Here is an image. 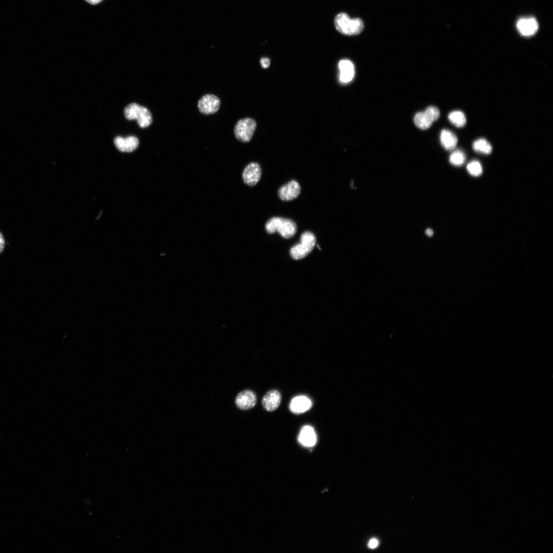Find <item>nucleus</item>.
Returning a JSON list of instances; mask_svg holds the SVG:
<instances>
[{
    "label": "nucleus",
    "instance_id": "nucleus-20",
    "mask_svg": "<svg viewBox=\"0 0 553 553\" xmlns=\"http://www.w3.org/2000/svg\"><path fill=\"white\" fill-rule=\"evenodd\" d=\"M466 156L464 152L460 150L453 151L450 156V163L456 166H461L464 163Z\"/></svg>",
    "mask_w": 553,
    "mask_h": 553
},
{
    "label": "nucleus",
    "instance_id": "nucleus-6",
    "mask_svg": "<svg viewBox=\"0 0 553 553\" xmlns=\"http://www.w3.org/2000/svg\"><path fill=\"white\" fill-rule=\"evenodd\" d=\"M256 126V121L251 118H247L240 120L235 128L236 137L241 142H249L253 136Z\"/></svg>",
    "mask_w": 553,
    "mask_h": 553
},
{
    "label": "nucleus",
    "instance_id": "nucleus-11",
    "mask_svg": "<svg viewBox=\"0 0 553 553\" xmlns=\"http://www.w3.org/2000/svg\"><path fill=\"white\" fill-rule=\"evenodd\" d=\"M281 401V395L276 390H271L267 392L263 397L262 405L267 411L272 412L280 406Z\"/></svg>",
    "mask_w": 553,
    "mask_h": 553
},
{
    "label": "nucleus",
    "instance_id": "nucleus-21",
    "mask_svg": "<svg viewBox=\"0 0 553 553\" xmlns=\"http://www.w3.org/2000/svg\"><path fill=\"white\" fill-rule=\"evenodd\" d=\"M466 169L471 176L474 177L479 176L483 173L482 166L477 160L470 162L466 166Z\"/></svg>",
    "mask_w": 553,
    "mask_h": 553
},
{
    "label": "nucleus",
    "instance_id": "nucleus-17",
    "mask_svg": "<svg viewBox=\"0 0 553 553\" xmlns=\"http://www.w3.org/2000/svg\"><path fill=\"white\" fill-rule=\"evenodd\" d=\"M440 141L443 147L447 151H452L456 146L458 139L452 131L443 129L440 134Z\"/></svg>",
    "mask_w": 553,
    "mask_h": 553
},
{
    "label": "nucleus",
    "instance_id": "nucleus-1",
    "mask_svg": "<svg viewBox=\"0 0 553 553\" xmlns=\"http://www.w3.org/2000/svg\"><path fill=\"white\" fill-rule=\"evenodd\" d=\"M265 229L268 233L278 232L284 238L289 239L295 234L297 226L290 219L275 217L267 221Z\"/></svg>",
    "mask_w": 553,
    "mask_h": 553
},
{
    "label": "nucleus",
    "instance_id": "nucleus-12",
    "mask_svg": "<svg viewBox=\"0 0 553 553\" xmlns=\"http://www.w3.org/2000/svg\"><path fill=\"white\" fill-rule=\"evenodd\" d=\"M114 142L117 148L122 152H132L139 145L138 139L134 136L125 138L118 136L114 139Z\"/></svg>",
    "mask_w": 553,
    "mask_h": 553
},
{
    "label": "nucleus",
    "instance_id": "nucleus-26",
    "mask_svg": "<svg viewBox=\"0 0 553 553\" xmlns=\"http://www.w3.org/2000/svg\"><path fill=\"white\" fill-rule=\"evenodd\" d=\"M427 236L428 237H432L433 235L434 232L431 228H428L425 232Z\"/></svg>",
    "mask_w": 553,
    "mask_h": 553
},
{
    "label": "nucleus",
    "instance_id": "nucleus-13",
    "mask_svg": "<svg viewBox=\"0 0 553 553\" xmlns=\"http://www.w3.org/2000/svg\"><path fill=\"white\" fill-rule=\"evenodd\" d=\"M517 28L521 34L525 36L534 35L538 29V24L533 17L523 18L517 23Z\"/></svg>",
    "mask_w": 553,
    "mask_h": 553
},
{
    "label": "nucleus",
    "instance_id": "nucleus-10",
    "mask_svg": "<svg viewBox=\"0 0 553 553\" xmlns=\"http://www.w3.org/2000/svg\"><path fill=\"white\" fill-rule=\"evenodd\" d=\"M301 187L295 180H291L281 186L278 190L279 198L283 201H291L296 199L300 195Z\"/></svg>",
    "mask_w": 553,
    "mask_h": 553
},
{
    "label": "nucleus",
    "instance_id": "nucleus-4",
    "mask_svg": "<svg viewBox=\"0 0 553 553\" xmlns=\"http://www.w3.org/2000/svg\"><path fill=\"white\" fill-rule=\"evenodd\" d=\"M315 243V235L310 231H305L301 236L300 243L291 248L290 255L295 260L304 258L312 251Z\"/></svg>",
    "mask_w": 553,
    "mask_h": 553
},
{
    "label": "nucleus",
    "instance_id": "nucleus-23",
    "mask_svg": "<svg viewBox=\"0 0 553 553\" xmlns=\"http://www.w3.org/2000/svg\"><path fill=\"white\" fill-rule=\"evenodd\" d=\"M260 62L263 68H267L270 65V60L267 57H263L261 58Z\"/></svg>",
    "mask_w": 553,
    "mask_h": 553
},
{
    "label": "nucleus",
    "instance_id": "nucleus-15",
    "mask_svg": "<svg viewBox=\"0 0 553 553\" xmlns=\"http://www.w3.org/2000/svg\"><path fill=\"white\" fill-rule=\"evenodd\" d=\"M339 70V80L343 83L350 82L354 75V68L353 63L348 59L341 60L338 63Z\"/></svg>",
    "mask_w": 553,
    "mask_h": 553
},
{
    "label": "nucleus",
    "instance_id": "nucleus-18",
    "mask_svg": "<svg viewBox=\"0 0 553 553\" xmlns=\"http://www.w3.org/2000/svg\"><path fill=\"white\" fill-rule=\"evenodd\" d=\"M473 149L480 154L488 155L492 152L491 143L484 138H479L475 140L472 144Z\"/></svg>",
    "mask_w": 553,
    "mask_h": 553
},
{
    "label": "nucleus",
    "instance_id": "nucleus-8",
    "mask_svg": "<svg viewBox=\"0 0 553 553\" xmlns=\"http://www.w3.org/2000/svg\"><path fill=\"white\" fill-rule=\"evenodd\" d=\"M261 174V168L258 163H250L245 167L242 174L244 182L249 186H254L259 181Z\"/></svg>",
    "mask_w": 553,
    "mask_h": 553
},
{
    "label": "nucleus",
    "instance_id": "nucleus-25",
    "mask_svg": "<svg viewBox=\"0 0 553 553\" xmlns=\"http://www.w3.org/2000/svg\"><path fill=\"white\" fill-rule=\"evenodd\" d=\"M85 1L87 2H88V3L91 4V5H96V4H97L99 3L100 2H101L102 0H85Z\"/></svg>",
    "mask_w": 553,
    "mask_h": 553
},
{
    "label": "nucleus",
    "instance_id": "nucleus-19",
    "mask_svg": "<svg viewBox=\"0 0 553 553\" xmlns=\"http://www.w3.org/2000/svg\"><path fill=\"white\" fill-rule=\"evenodd\" d=\"M450 121L457 127H463L466 122L464 114L460 111H454L448 115Z\"/></svg>",
    "mask_w": 553,
    "mask_h": 553
},
{
    "label": "nucleus",
    "instance_id": "nucleus-16",
    "mask_svg": "<svg viewBox=\"0 0 553 553\" xmlns=\"http://www.w3.org/2000/svg\"><path fill=\"white\" fill-rule=\"evenodd\" d=\"M298 440L303 446L312 447L316 442V435L314 429L310 426H305L300 432Z\"/></svg>",
    "mask_w": 553,
    "mask_h": 553
},
{
    "label": "nucleus",
    "instance_id": "nucleus-9",
    "mask_svg": "<svg viewBox=\"0 0 553 553\" xmlns=\"http://www.w3.org/2000/svg\"><path fill=\"white\" fill-rule=\"evenodd\" d=\"M257 401L256 394L251 390H246L240 392L235 399V404L240 409L249 410L253 408Z\"/></svg>",
    "mask_w": 553,
    "mask_h": 553
},
{
    "label": "nucleus",
    "instance_id": "nucleus-5",
    "mask_svg": "<svg viewBox=\"0 0 553 553\" xmlns=\"http://www.w3.org/2000/svg\"><path fill=\"white\" fill-rule=\"evenodd\" d=\"M440 116L439 109L434 106L428 107L423 112L417 113L414 116V121L416 126L421 130L429 129L433 122Z\"/></svg>",
    "mask_w": 553,
    "mask_h": 553
},
{
    "label": "nucleus",
    "instance_id": "nucleus-24",
    "mask_svg": "<svg viewBox=\"0 0 553 553\" xmlns=\"http://www.w3.org/2000/svg\"><path fill=\"white\" fill-rule=\"evenodd\" d=\"M5 247V240L3 233L0 231V254H1Z\"/></svg>",
    "mask_w": 553,
    "mask_h": 553
},
{
    "label": "nucleus",
    "instance_id": "nucleus-3",
    "mask_svg": "<svg viewBox=\"0 0 553 553\" xmlns=\"http://www.w3.org/2000/svg\"><path fill=\"white\" fill-rule=\"evenodd\" d=\"M124 114L127 119L136 120L139 126L141 128L146 127L152 123V116L150 111L146 108L136 103L127 105L124 109Z\"/></svg>",
    "mask_w": 553,
    "mask_h": 553
},
{
    "label": "nucleus",
    "instance_id": "nucleus-14",
    "mask_svg": "<svg viewBox=\"0 0 553 553\" xmlns=\"http://www.w3.org/2000/svg\"><path fill=\"white\" fill-rule=\"evenodd\" d=\"M312 407L311 400L307 396L299 395L294 397L289 405V409L294 414H301L309 410Z\"/></svg>",
    "mask_w": 553,
    "mask_h": 553
},
{
    "label": "nucleus",
    "instance_id": "nucleus-2",
    "mask_svg": "<svg viewBox=\"0 0 553 553\" xmlns=\"http://www.w3.org/2000/svg\"><path fill=\"white\" fill-rule=\"evenodd\" d=\"M334 25L338 32L347 35H357L360 33L364 28V23L360 18H351L345 13H340L336 15L334 19Z\"/></svg>",
    "mask_w": 553,
    "mask_h": 553
},
{
    "label": "nucleus",
    "instance_id": "nucleus-22",
    "mask_svg": "<svg viewBox=\"0 0 553 553\" xmlns=\"http://www.w3.org/2000/svg\"><path fill=\"white\" fill-rule=\"evenodd\" d=\"M379 544L378 541L376 538H372L368 542V546L371 549L376 548Z\"/></svg>",
    "mask_w": 553,
    "mask_h": 553
},
{
    "label": "nucleus",
    "instance_id": "nucleus-7",
    "mask_svg": "<svg viewBox=\"0 0 553 553\" xmlns=\"http://www.w3.org/2000/svg\"><path fill=\"white\" fill-rule=\"evenodd\" d=\"M220 105V99L215 95L207 94L199 101L198 107L200 112L204 114H212L218 111Z\"/></svg>",
    "mask_w": 553,
    "mask_h": 553
}]
</instances>
